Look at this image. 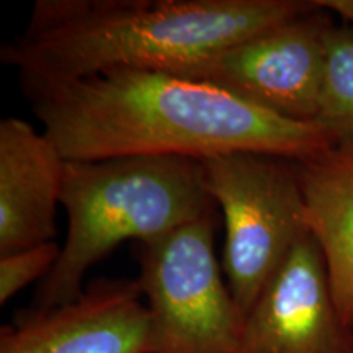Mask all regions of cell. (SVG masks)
Masks as SVG:
<instances>
[{"label":"cell","mask_w":353,"mask_h":353,"mask_svg":"<svg viewBox=\"0 0 353 353\" xmlns=\"http://www.w3.org/2000/svg\"><path fill=\"white\" fill-rule=\"evenodd\" d=\"M298 167L309 232L324 254L339 312L353 327V148L334 145Z\"/></svg>","instance_id":"10"},{"label":"cell","mask_w":353,"mask_h":353,"mask_svg":"<svg viewBox=\"0 0 353 353\" xmlns=\"http://www.w3.org/2000/svg\"><path fill=\"white\" fill-rule=\"evenodd\" d=\"M65 159L28 121H0V257L52 242Z\"/></svg>","instance_id":"9"},{"label":"cell","mask_w":353,"mask_h":353,"mask_svg":"<svg viewBox=\"0 0 353 353\" xmlns=\"http://www.w3.org/2000/svg\"><path fill=\"white\" fill-rule=\"evenodd\" d=\"M345 148H353V144L352 145H345Z\"/></svg>","instance_id":"14"},{"label":"cell","mask_w":353,"mask_h":353,"mask_svg":"<svg viewBox=\"0 0 353 353\" xmlns=\"http://www.w3.org/2000/svg\"><path fill=\"white\" fill-rule=\"evenodd\" d=\"M314 0H37L0 59L25 95L114 69L185 76Z\"/></svg>","instance_id":"2"},{"label":"cell","mask_w":353,"mask_h":353,"mask_svg":"<svg viewBox=\"0 0 353 353\" xmlns=\"http://www.w3.org/2000/svg\"><path fill=\"white\" fill-rule=\"evenodd\" d=\"M329 10H311L250 34L203 61L183 77L219 87L286 120L316 123Z\"/></svg>","instance_id":"6"},{"label":"cell","mask_w":353,"mask_h":353,"mask_svg":"<svg viewBox=\"0 0 353 353\" xmlns=\"http://www.w3.org/2000/svg\"><path fill=\"white\" fill-rule=\"evenodd\" d=\"M244 353H353V327L343 322L324 254L312 234L288 259L247 312Z\"/></svg>","instance_id":"8"},{"label":"cell","mask_w":353,"mask_h":353,"mask_svg":"<svg viewBox=\"0 0 353 353\" xmlns=\"http://www.w3.org/2000/svg\"><path fill=\"white\" fill-rule=\"evenodd\" d=\"M152 353H244L245 314L214 254V216L139 242Z\"/></svg>","instance_id":"5"},{"label":"cell","mask_w":353,"mask_h":353,"mask_svg":"<svg viewBox=\"0 0 353 353\" xmlns=\"http://www.w3.org/2000/svg\"><path fill=\"white\" fill-rule=\"evenodd\" d=\"M65 161L132 156L203 159L255 151L301 161L337 145L210 83L161 70L114 69L26 94Z\"/></svg>","instance_id":"1"},{"label":"cell","mask_w":353,"mask_h":353,"mask_svg":"<svg viewBox=\"0 0 353 353\" xmlns=\"http://www.w3.org/2000/svg\"><path fill=\"white\" fill-rule=\"evenodd\" d=\"M325 10L337 13L341 19L353 23V0H317Z\"/></svg>","instance_id":"13"},{"label":"cell","mask_w":353,"mask_h":353,"mask_svg":"<svg viewBox=\"0 0 353 353\" xmlns=\"http://www.w3.org/2000/svg\"><path fill=\"white\" fill-rule=\"evenodd\" d=\"M61 205L68 236L39 286L38 309L81 296L88 268L121 242L157 239L218 213L201 161L175 156L65 161Z\"/></svg>","instance_id":"3"},{"label":"cell","mask_w":353,"mask_h":353,"mask_svg":"<svg viewBox=\"0 0 353 353\" xmlns=\"http://www.w3.org/2000/svg\"><path fill=\"white\" fill-rule=\"evenodd\" d=\"M61 254L54 241L28 247L0 257V304L15 296L20 290L52 270Z\"/></svg>","instance_id":"12"},{"label":"cell","mask_w":353,"mask_h":353,"mask_svg":"<svg viewBox=\"0 0 353 353\" xmlns=\"http://www.w3.org/2000/svg\"><path fill=\"white\" fill-rule=\"evenodd\" d=\"M0 353H152L139 281L99 278L72 301L23 311L0 330Z\"/></svg>","instance_id":"7"},{"label":"cell","mask_w":353,"mask_h":353,"mask_svg":"<svg viewBox=\"0 0 353 353\" xmlns=\"http://www.w3.org/2000/svg\"><path fill=\"white\" fill-rule=\"evenodd\" d=\"M316 125L337 145L353 144V26H332L325 37L324 72Z\"/></svg>","instance_id":"11"},{"label":"cell","mask_w":353,"mask_h":353,"mask_svg":"<svg viewBox=\"0 0 353 353\" xmlns=\"http://www.w3.org/2000/svg\"><path fill=\"white\" fill-rule=\"evenodd\" d=\"M206 188L226 224L223 268L242 312L309 232L298 161L241 151L203 159Z\"/></svg>","instance_id":"4"}]
</instances>
